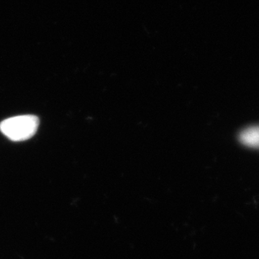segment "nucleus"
<instances>
[{"mask_svg": "<svg viewBox=\"0 0 259 259\" xmlns=\"http://www.w3.org/2000/svg\"><path fill=\"white\" fill-rule=\"evenodd\" d=\"M39 117L34 115H21L10 117L0 123V131L9 140L19 142L29 140L38 130Z\"/></svg>", "mask_w": 259, "mask_h": 259, "instance_id": "1", "label": "nucleus"}, {"mask_svg": "<svg viewBox=\"0 0 259 259\" xmlns=\"http://www.w3.org/2000/svg\"><path fill=\"white\" fill-rule=\"evenodd\" d=\"M240 141L247 147L259 148V126L248 127L240 135Z\"/></svg>", "mask_w": 259, "mask_h": 259, "instance_id": "2", "label": "nucleus"}]
</instances>
